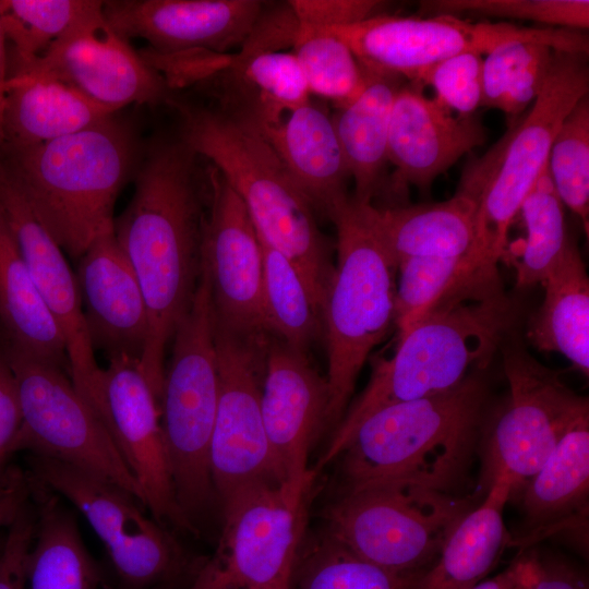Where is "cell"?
Returning <instances> with one entry per match:
<instances>
[{"label": "cell", "mask_w": 589, "mask_h": 589, "mask_svg": "<svg viewBox=\"0 0 589 589\" xmlns=\"http://www.w3.org/2000/svg\"><path fill=\"white\" fill-rule=\"evenodd\" d=\"M0 211L37 289L60 327L73 384L100 416L103 369L89 341L75 274L64 251L41 225L1 165Z\"/></svg>", "instance_id": "cell-19"}, {"label": "cell", "mask_w": 589, "mask_h": 589, "mask_svg": "<svg viewBox=\"0 0 589 589\" xmlns=\"http://www.w3.org/2000/svg\"><path fill=\"white\" fill-rule=\"evenodd\" d=\"M306 490L263 481L221 507L216 548L188 589H262L287 577L303 536Z\"/></svg>", "instance_id": "cell-13"}, {"label": "cell", "mask_w": 589, "mask_h": 589, "mask_svg": "<svg viewBox=\"0 0 589 589\" xmlns=\"http://www.w3.org/2000/svg\"><path fill=\"white\" fill-rule=\"evenodd\" d=\"M289 578H290V574L287 577L283 578L281 580L275 582L274 585H271L262 589H289Z\"/></svg>", "instance_id": "cell-52"}, {"label": "cell", "mask_w": 589, "mask_h": 589, "mask_svg": "<svg viewBox=\"0 0 589 589\" xmlns=\"http://www.w3.org/2000/svg\"><path fill=\"white\" fill-rule=\"evenodd\" d=\"M329 388L300 351L271 335L261 394V411L276 474L298 490L311 485L310 449L327 425Z\"/></svg>", "instance_id": "cell-20"}, {"label": "cell", "mask_w": 589, "mask_h": 589, "mask_svg": "<svg viewBox=\"0 0 589 589\" xmlns=\"http://www.w3.org/2000/svg\"><path fill=\"white\" fill-rule=\"evenodd\" d=\"M116 111L9 58L1 148H22L88 129Z\"/></svg>", "instance_id": "cell-26"}, {"label": "cell", "mask_w": 589, "mask_h": 589, "mask_svg": "<svg viewBox=\"0 0 589 589\" xmlns=\"http://www.w3.org/2000/svg\"><path fill=\"white\" fill-rule=\"evenodd\" d=\"M524 515L519 538L508 546H527L554 534H567L588 549L589 417L561 438L540 469L518 492ZM517 493V494H518Z\"/></svg>", "instance_id": "cell-24"}, {"label": "cell", "mask_w": 589, "mask_h": 589, "mask_svg": "<svg viewBox=\"0 0 589 589\" xmlns=\"http://www.w3.org/2000/svg\"><path fill=\"white\" fill-rule=\"evenodd\" d=\"M518 214L527 232L519 257L514 260L516 286L522 289L542 284L575 242L568 235L564 205L554 190L548 166Z\"/></svg>", "instance_id": "cell-37"}, {"label": "cell", "mask_w": 589, "mask_h": 589, "mask_svg": "<svg viewBox=\"0 0 589 589\" xmlns=\"http://www.w3.org/2000/svg\"><path fill=\"white\" fill-rule=\"evenodd\" d=\"M488 394L482 377L470 373L446 392L372 412L337 456L339 492L411 483L455 494L478 452Z\"/></svg>", "instance_id": "cell-3"}, {"label": "cell", "mask_w": 589, "mask_h": 589, "mask_svg": "<svg viewBox=\"0 0 589 589\" xmlns=\"http://www.w3.org/2000/svg\"><path fill=\"white\" fill-rule=\"evenodd\" d=\"M299 21L288 1L267 9L266 4L257 16L250 34L235 56L247 58L261 52L283 51L293 46Z\"/></svg>", "instance_id": "cell-46"}, {"label": "cell", "mask_w": 589, "mask_h": 589, "mask_svg": "<svg viewBox=\"0 0 589 589\" xmlns=\"http://www.w3.org/2000/svg\"><path fill=\"white\" fill-rule=\"evenodd\" d=\"M101 5L95 0H0L8 49L20 57H37Z\"/></svg>", "instance_id": "cell-40"}, {"label": "cell", "mask_w": 589, "mask_h": 589, "mask_svg": "<svg viewBox=\"0 0 589 589\" xmlns=\"http://www.w3.org/2000/svg\"><path fill=\"white\" fill-rule=\"evenodd\" d=\"M503 366L509 394L489 437L482 479L490 488L500 473H508L514 483L512 497L565 433L589 417V402L570 389L557 371L516 344L504 350Z\"/></svg>", "instance_id": "cell-14"}, {"label": "cell", "mask_w": 589, "mask_h": 589, "mask_svg": "<svg viewBox=\"0 0 589 589\" xmlns=\"http://www.w3.org/2000/svg\"><path fill=\"white\" fill-rule=\"evenodd\" d=\"M488 130L473 116H455L430 99L422 87L404 84L396 95L389 122L387 160L395 166L387 188L396 205L409 185L428 190L460 157L482 145Z\"/></svg>", "instance_id": "cell-22"}, {"label": "cell", "mask_w": 589, "mask_h": 589, "mask_svg": "<svg viewBox=\"0 0 589 589\" xmlns=\"http://www.w3.org/2000/svg\"><path fill=\"white\" fill-rule=\"evenodd\" d=\"M314 209L327 217L350 195V178L332 116L311 100L263 134Z\"/></svg>", "instance_id": "cell-28"}, {"label": "cell", "mask_w": 589, "mask_h": 589, "mask_svg": "<svg viewBox=\"0 0 589 589\" xmlns=\"http://www.w3.org/2000/svg\"><path fill=\"white\" fill-rule=\"evenodd\" d=\"M9 79V51L7 39L0 23V151L3 145V118Z\"/></svg>", "instance_id": "cell-51"}, {"label": "cell", "mask_w": 589, "mask_h": 589, "mask_svg": "<svg viewBox=\"0 0 589 589\" xmlns=\"http://www.w3.org/2000/svg\"><path fill=\"white\" fill-rule=\"evenodd\" d=\"M269 336L236 333L215 321L219 389L211 473L219 508L250 485L279 481L261 411Z\"/></svg>", "instance_id": "cell-15"}, {"label": "cell", "mask_w": 589, "mask_h": 589, "mask_svg": "<svg viewBox=\"0 0 589 589\" xmlns=\"http://www.w3.org/2000/svg\"><path fill=\"white\" fill-rule=\"evenodd\" d=\"M0 324L5 345L67 369L65 342L0 211Z\"/></svg>", "instance_id": "cell-32"}, {"label": "cell", "mask_w": 589, "mask_h": 589, "mask_svg": "<svg viewBox=\"0 0 589 589\" xmlns=\"http://www.w3.org/2000/svg\"><path fill=\"white\" fill-rule=\"evenodd\" d=\"M292 48L310 94L328 99L336 109L351 104L364 89V69L330 31L299 23Z\"/></svg>", "instance_id": "cell-38"}, {"label": "cell", "mask_w": 589, "mask_h": 589, "mask_svg": "<svg viewBox=\"0 0 589 589\" xmlns=\"http://www.w3.org/2000/svg\"><path fill=\"white\" fill-rule=\"evenodd\" d=\"M366 84L348 106L332 116L339 145L354 182L352 197L372 203L381 191L387 160L388 131L393 105L404 77L362 67Z\"/></svg>", "instance_id": "cell-31"}, {"label": "cell", "mask_w": 589, "mask_h": 589, "mask_svg": "<svg viewBox=\"0 0 589 589\" xmlns=\"http://www.w3.org/2000/svg\"><path fill=\"white\" fill-rule=\"evenodd\" d=\"M28 476L36 521L27 589H97L105 573L84 544L75 516L58 494Z\"/></svg>", "instance_id": "cell-30"}, {"label": "cell", "mask_w": 589, "mask_h": 589, "mask_svg": "<svg viewBox=\"0 0 589 589\" xmlns=\"http://www.w3.org/2000/svg\"><path fill=\"white\" fill-rule=\"evenodd\" d=\"M539 569V554L524 553L496 576L470 589H531Z\"/></svg>", "instance_id": "cell-50"}, {"label": "cell", "mask_w": 589, "mask_h": 589, "mask_svg": "<svg viewBox=\"0 0 589 589\" xmlns=\"http://www.w3.org/2000/svg\"><path fill=\"white\" fill-rule=\"evenodd\" d=\"M259 0L104 1L110 25L127 39H145L149 51L205 50L227 55L243 44L263 7Z\"/></svg>", "instance_id": "cell-21"}, {"label": "cell", "mask_w": 589, "mask_h": 589, "mask_svg": "<svg viewBox=\"0 0 589 589\" xmlns=\"http://www.w3.org/2000/svg\"><path fill=\"white\" fill-rule=\"evenodd\" d=\"M478 201L458 191L449 200L419 205L365 204L372 229L392 263L424 257H458L474 250Z\"/></svg>", "instance_id": "cell-27"}, {"label": "cell", "mask_w": 589, "mask_h": 589, "mask_svg": "<svg viewBox=\"0 0 589 589\" xmlns=\"http://www.w3.org/2000/svg\"><path fill=\"white\" fill-rule=\"evenodd\" d=\"M513 484L506 472L496 477L483 502L456 524L414 589H470L482 581L509 544L503 509Z\"/></svg>", "instance_id": "cell-29"}, {"label": "cell", "mask_w": 589, "mask_h": 589, "mask_svg": "<svg viewBox=\"0 0 589 589\" xmlns=\"http://www.w3.org/2000/svg\"><path fill=\"white\" fill-rule=\"evenodd\" d=\"M172 341L159 398L160 420L178 505L200 536L217 504L211 443L219 389L215 315L204 259L193 303Z\"/></svg>", "instance_id": "cell-6"}, {"label": "cell", "mask_w": 589, "mask_h": 589, "mask_svg": "<svg viewBox=\"0 0 589 589\" xmlns=\"http://www.w3.org/2000/svg\"><path fill=\"white\" fill-rule=\"evenodd\" d=\"M497 272L474 252L458 257L411 259L397 266L395 325L407 329L440 299L476 278Z\"/></svg>", "instance_id": "cell-39"}, {"label": "cell", "mask_w": 589, "mask_h": 589, "mask_svg": "<svg viewBox=\"0 0 589 589\" xmlns=\"http://www.w3.org/2000/svg\"><path fill=\"white\" fill-rule=\"evenodd\" d=\"M483 58L478 52H462L420 71L410 83L431 86L435 100L458 116H472L482 106Z\"/></svg>", "instance_id": "cell-43"}, {"label": "cell", "mask_w": 589, "mask_h": 589, "mask_svg": "<svg viewBox=\"0 0 589 589\" xmlns=\"http://www.w3.org/2000/svg\"><path fill=\"white\" fill-rule=\"evenodd\" d=\"M326 29L347 44L362 67L394 73L409 82L423 69L448 57L470 51L488 55L512 41L541 43L558 51H589L588 37L581 31L472 23L454 15L378 14L356 24Z\"/></svg>", "instance_id": "cell-12"}, {"label": "cell", "mask_w": 589, "mask_h": 589, "mask_svg": "<svg viewBox=\"0 0 589 589\" xmlns=\"http://www.w3.org/2000/svg\"><path fill=\"white\" fill-rule=\"evenodd\" d=\"M588 53L558 51L542 91L489 157L492 172L480 195L476 254L497 266L509 228L548 166L562 122L589 92Z\"/></svg>", "instance_id": "cell-10"}, {"label": "cell", "mask_w": 589, "mask_h": 589, "mask_svg": "<svg viewBox=\"0 0 589 589\" xmlns=\"http://www.w3.org/2000/svg\"><path fill=\"white\" fill-rule=\"evenodd\" d=\"M75 278L94 351L101 350L108 360L141 361L148 336L147 309L113 229L97 236L77 259Z\"/></svg>", "instance_id": "cell-23"}, {"label": "cell", "mask_w": 589, "mask_h": 589, "mask_svg": "<svg viewBox=\"0 0 589 589\" xmlns=\"http://www.w3.org/2000/svg\"><path fill=\"white\" fill-rule=\"evenodd\" d=\"M100 416L142 491L148 513L173 531L196 536L176 498L159 402L140 361L111 359L103 369Z\"/></svg>", "instance_id": "cell-17"}, {"label": "cell", "mask_w": 589, "mask_h": 589, "mask_svg": "<svg viewBox=\"0 0 589 589\" xmlns=\"http://www.w3.org/2000/svg\"><path fill=\"white\" fill-rule=\"evenodd\" d=\"M22 426V413L13 372L0 348V478L8 469Z\"/></svg>", "instance_id": "cell-47"}, {"label": "cell", "mask_w": 589, "mask_h": 589, "mask_svg": "<svg viewBox=\"0 0 589 589\" xmlns=\"http://www.w3.org/2000/svg\"><path fill=\"white\" fill-rule=\"evenodd\" d=\"M422 13H471L529 20L548 27L585 31L589 27L588 0H432L421 1Z\"/></svg>", "instance_id": "cell-42"}, {"label": "cell", "mask_w": 589, "mask_h": 589, "mask_svg": "<svg viewBox=\"0 0 589 589\" xmlns=\"http://www.w3.org/2000/svg\"><path fill=\"white\" fill-rule=\"evenodd\" d=\"M197 85L218 99L217 108L262 134L310 101V92L292 51L231 57L230 63Z\"/></svg>", "instance_id": "cell-25"}, {"label": "cell", "mask_w": 589, "mask_h": 589, "mask_svg": "<svg viewBox=\"0 0 589 589\" xmlns=\"http://www.w3.org/2000/svg\"><path fill=\"white\" fill-rule=\"evenodd\" d=\"M541 285L544 297L528 339L539 350L563 354L588 376L589 277L575 242Z\"/></svg>", "instance_id": "cell-33"}, {"label": "cell", "mask_w": 589, "mask_h": 589, "mask_svg": "<svg viewBox=\"0 0 589 589\" xmlns=\"http://www.w3.org/2000/svg\"><path fill=\"white\" fill-rule=\"evenodd\" d=\"M515 316L498 273L444 296L397 335L389 358H372L370 381L344 414L314 471L337 458L353 429L372 412L446 392L481 369Z\"/></svg>", "instance_id": "cell-2"}, {"label": "cell", "mask_w": 589, "mask_h": 589, "mask_svg": "<svg viewBox=\"0 0 589 589\" xmlns=\"http://www.w3.org/2000/svg\"><path fill=\"white\" fill-rule=\"evenodd\" d=\"M35 508L29 500L5 528L0 551V589H25L28 554L35 533Z\"/></svg>", "instance_id": "cell-44"}, {"label": "cell", "mask_w": 589, "mask_h": 589, "mask_svg": "<svg viewBox=\"0 0 589 589\" xmlns=\"http://www.w3.org/2000/svg\"><path fill=\"white\" fill-rule=\"evenodd\" d=\"M548 170L564 206L589 226V97L569 111L553 141Z\"/></svg>", "instance_id": "cell-41"}, {"label": "cell", "mask_w": 589, "mask_h": 589, "mask_svg": "<svg viewBox=\"0 0 589 589\" xmlns=\"http://www.w3.org/2000/svg\"><path fill=\"white\" fill-rule=\"evenodd\" d=\"M179 137L211 161L244 203L257 237L293 265L322 315L335 265L314 208L257 130L216 106L172 97Z\"/></svg>", "instance_id": "cell-4"}, {"label": "cell", "mask_w": 589, "mask_h": 589, "mask_svg": "<svg viewBox=\"0 0 589 589\" xmlns=\"http://www.w3.org/2000/svg\"><path fill=\"white\" fill-rule=\"evenodd\" d=\"M263 256L262 303L267 332L305 352L317 338L322 316L291 262L259 238Z\"/></svg>", "instance_id": "cell-36"}, {"label": "cell", "mask_w": 589, "mask_h": 589, "mask_svg": "<svg viewBox=\"0 0 589 589\" xmlns=\"http://www.w3.org/2000/svg\"><path fill=\"white\" fill-rule=\"evenodd\" d=\"M5 529L0 530V551L4 541Z\"/></svg>", "instance_id": "cell-53"}, {"label": "cell", "mask_w": 589, "mask_h": 589, "mask_svg": "<svg viewBox=\"0 0 589 589\" xmlns=\"http://www.w3.org/2000/svg\"><path fill=\"white\" fill-rule=\"evenodd\" d=\"M31 497L28 473L9 466L0 478V530L5 529Z\"/></svg>", "instance_id": "cell-48"}, {"label": "cell", "mask_w": 589, "mask_h": 589, "mask_svg": "<svg viewBox=\"0 0 589 589\" xmlns=\"http://www.w3.org/2000/svg\"><path fill=\"white\" fill-rule=\"evenodd\" d=\"M3 349L22 413L14 453L26 450L85 469L122 486L143 504L142 491L109 429L80 394L70 372L5 344Z\"/></svg>", "instance_id": "cell-11"}, {"label": "cell", "mask_w": 589, "mask_h": 589, "mask_svg": "<svg viewBox=\"0 0 589 589\" xmlns=\"http://www.w3.org/2000/svg\"><path fill=\"white\" fill-rule=\"evenodd\" d=\"M349 196L328 218L337 232V261L322 311L327 342V425L337 428L373 348L395 325V275L366 216Z\"/></svg>", "instance_id": "cell-7"}, {"label": "cell", "mask_w": 589, "mask_h": 589, "mask_svg": "<svg viewBox=\"0 0 589 589\" xmlns=\"http://www.w3.org/2000/svg\"><path fill=\"white\" fill-rule=\"evenodd\" d=\"M35 480L72 504L103 542L115 589H188L206 556L189 550L131 492L68 462L31 455Z\"/></svg>", "instance_id": "cell-8"}, {"label": "cell", "mask_w": 589, "mask_h": 589, "mask_svg": "<svg viewBox=\"0 0 589 589\" xmlns=\"http://www.w3.org/2000/svg\"><path fill=\"white\" fill-rule=\"evenodd\" d=\"M420 574H396L371 564L323 532L300 542L289 589H414Z\"/></svg>", "instance_id": "cell-34"}, {"label": "cell", "mask_w": 589, "mask_h": 589, "mask_svg": "<svg viewBox=\"0 0 589 589\" xmlns=\"http://www.w3.org/2000/svg\"><path fill=\"white\" fill-rule=\"evenodd\" d=\"M466 498L411 483L339 492L324 531L360 558L396 574H420L436 561Z\"/></svg>", "instance_id": "cell-9"}, {"label": "cell", "mask_w": 589, "mask_h": 589, "mask_svg": "<svg viewBox=\"0 0 589 589\" xmlns=\"http://www.w3.org/2000/svg\"><path fill=\"white\" fill-rule=\"evenodd\" d=\"M197 156L180 137L144 151L113 233L143 292L148 336L141 370L159 400L168 342L189 312L202 272L206 215Z\"/></svg>", "instance_id": "cell-1"}, {"label": "cell", "mask_w": 589, "mask_h": 589, "mask_svg": "<svg viewBox=\"0 0 589 589\" xmlns=\"http://www.w3.org/2000/svg\"><path fill=\"white\" fill-rule=\"evenodd\" d=\"M299 23L340 27L378 15L383 1L376 0H291L288 1Z\"/></svg>", "instance_id": "cell-45"}, {"label": "cell", "mask_w": 589, "mask_h": 589, "mask_svg": "<svg viewBox=\"0 0 589 589\" xmlns=\"http://www.w3.org/2000/svg\"><path fill=\"white\" fill-rule=\"evenodd\" d=\"M531 589H589V586L582 570L570 563L539 555L538 575Z\"/></svg>", "instance_id": "cell-49"}, {"label": "cell", "mask_w": 589, "mask_h": 589, "mask_svg": "<svg viewBox=\"0 0 589 589\" xmlns=\"http://www.w3.org/2000/svg\"><path fill=\"white\" fill-rule=\"evenodd\" d=\"M144 151L117 113L76 133L22 148H1L0 165L36 217L72 259L113 229L117 197Z\"/></svg>", "instance_id": "cell-5"}, {"label": "cell", "mask_w": 589, "mask_h": 589, "mask_svg": "<svg viewBox=\"0 0 589 589\" xmlns=\"http://www.w3.org/2000/svg\"><path fill=\"white\" fill-rule=\"evenodd\" d=\"M557 52L536 41H512L490 51L483 58L482 106L501 110L514 123L542 91Z\"/></svg>", "instance_id": "cell-35"}, {"label": "cell", "mask_w": 589, "mask_h": 589, "mask_svg": "<svg viewBox=\"0 0 589 589\" xmlns=\"http://www.w3.org/2000/svg\"><path fill=\"white\" fill-rule=\"evenodd\" d=\"M9 58L116 112L132 104L168 103L173 96L164 76L110 25L104 1L41 55L25 58L9 51Z\"/></svg>", "instance_id": "cell-16"}, {"label": "cell", "mask_w": 589, "mask_h": 589, "mask_svg": "<svg viewBox=\"0 0 589 589\" xmlns=\"http://www.w3.org/2000/svg\"><path fill=\"white\" fill-rule=\"evenodd\" d=\"M207 185L209 212L202 253L215 321L236 333H268L262 303L263 256L255 227L240 196L211 164Z\"/></svg>", "instance_id": "cell-18"}]
</instances>
